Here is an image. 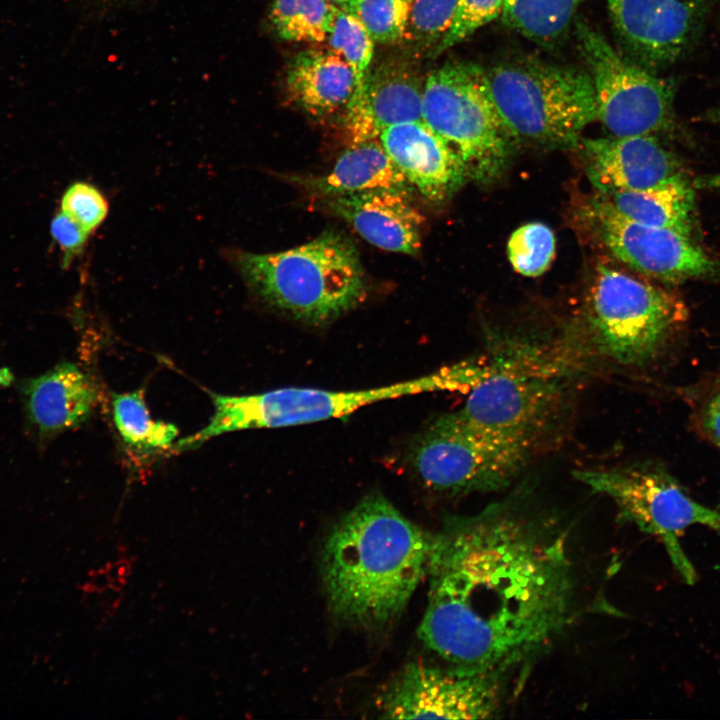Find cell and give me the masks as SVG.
Masks as SVG:
<instances>
[{
    "label": "cell",
    "instance_id": "obj_1",
    "mask_svg": "<svg viewBox=\"0 0 720 720\" xmlns=\"http://www.w3.org/2000/svg\"><path fill=\"white\" fill-rule=\"evenodd\" d=\"M433 534L418 636L449 666L510 678L579 616L569 533L522 497L448 518Z\"/></svg>",
    "mask_w": 720,
    "mask_h": 720
},
{
    "label": "cell",
    "instance_id": "obj_2",
    "mask_svg": "<svg viewBox=\"0 0 720 720\" xmlns=\"http://www.w3.org/2000/svg\"><path fill=\"white\" fill-rule=\"evenodd\" d=\"M433 537L385 497L363 498L322 545L321 575L332 613L366 629L391 624L427 576Z\"/></svg>",
    "mask_w": 720,
    "mask_h": 720
},
{
    "label": "cell",
    "instance_id": "obj_3",
    "mask_svg": "<svg viewBox=\"0 0 720 720\" xmlns=\"http://www.w3.org/2000/svg\"><path fill=\"white\" fill-rule=\"evenodd\" d=\"M233 259L249 288L264 303L309 325L336 320L367 294L366 275L355 245L335 231H325L283 251H237Z\"/></svg>",
    "mask_w": 720,
    "mask_h": 720
},
{
    "label": "cell",
    "instance_id": "obj_4",
    "mask_svg": "<svg viewBox=\"0 0 720 720\" xmlns=\"http://www.w3.org/2000/svg\"><path fill=\"white\" fill-rule=\"evenodd\" d=\"M486 71L496 111L514 138L571 147L597 119L589 73L538 60H515Z\"/></svg>",
    "mask_w": 720,
    "mask_h": 720
},
{
    "label": "cell",
    "instance_id": "obj_5",
    "mask_svg": "<svg viewBox=\"0 0 720 720\" xmlns=\"http://www.w3.org/2000/svg\"><path fill=\"white\" fill-rule=\"evenodd\" d=\"M463 374L457 364L395 384L353 391L286 387L253 395L211 394L214 413L201 430L176 443L178 451L198 447L228 432L281 428L346 416L380 401L435 391H460Z\"/></svg>",
    "mask_w": 720,
    "mask_h": 720
},
{
    "label": "cell",
    "instance_id": "obj_6",
    "mask_svg": "<svg viewBox=\"0 0 720 720\" xmlns=\"http://www.w3.org/2000/svg\"><path fill=\"white\" fill-rule=\"evenodd\" d=\"M423 121L458 152L469 177L489 183L507 168L515 138L496 111L479 65L455 61L431 71L424 81Z\"/></svg>",
    "mask_w": 720,
    "mask_h": 720
},
{
    "label": "cell",
    "instance_id": "obj_7",
    "mask_svg": "<svg viewBox=\"0 0 720 720\" xmlns=\"http://www.w3.org/2000/svg\"><path fill=\"white\" fill-rule=\"evenodd\" d=\"M688 317L673 293L600 265L590 289L588 321L593 345L622 365L655 358Z\"/></svg>",
    "mask_w": 720,
    "mask_h": 720
},
{
    "label": "cell",
    "instance_id": "obj_8",
    "mask_svg": "<svg viewBox=\"0 0 720 720\" xmlns=\"http://www.w3.org/2000/svg\"><path fill=\"white\" fill-rule=\"evenodd\" d=\"M530 449L472 426L455 411L428 425L412 442L408 458L427 488L457 495L508 486Z\"/></svg>",
    "mask_w": 720,
    "mask_h": 720
},
{
    "label": "cell",
    "instance_id": "obj_9",
    "mask_svg": "<svg viewBox=\"0 0 720 720\" xmlns=\"http://www.w3.org/2000/svg\"><path fill=\"white\" fill-rule=\"evenodd\" d=\"M575 479L593 492L609 498L618 519L658 537L670 559L688 583L696 581L695 570L678 538L693 524L706 525L720 533V512L694 501L667 473L646 466L582 469Z\"/></svg>",
    "mask_w": 720,
    "mask_h": 720
},
{
    "label": "cell",
    "instance_id": "obj_10",
    "mask_svg": "<svg viewBox=\"0 0 720 720\" xmlns=\"http://www.w3.org/2000/svg\"><path fill=\"white\" fill-rule=\"evenodd\" d=\"M574 23L594 87L596 120L616 137L672 130L674 81L658 77L618 53L584 21L575 19Z\"/></svg>",
    "mask_w": 720,
    "mask_h": 720
},
{
    "label": "cell",
    "instance_id": "obj_11",
    "mask_svg": "<svg viewBox=\"0 0 720 720\" xmlns=\"http://www.w3.org/2000/svg\"><path fill=\"white\" fill-rule=\"evenodd\" d=\"M509 678L453 666L410 663L384 688L385 719H490L501 712Z\"/></svg>",
    "mask_w": 720,
    "mask_h": 720
},
{
    "label": "cell",
    "instance_id": "obj_12",
    "mask_svg": "<svg viewBox=\"0 0 720 720\" xmlns=\"http://www.w3.org/2000/svg\"><path fill=\"white\" fill-rule=\"evenodd\" d=\"M557 376L514 361L496 360L457 414L472 426L532 446L560 399Z\"/></svg>",
    "mask_w": 720,
    "mask_h": 720
},
{
    "label": "cell",
    "instance_id": "obj_13",
    "mask_svg": "<svg viewBox=\"0 0 720 720\" xmlns=\"http://www.w3.org/2000/svg\"><path fill=\"white\" fill-rule=\"evenodd\" d=\"M587 216L606 248L647 276L680 282L711 276L717 270L715 261L690 236L629 220L600 196L588 206Z\"/></svg>",
    "mask_w": 720,
    "mask_h": 720
},
{
    "label": "cell",
    "instance_id": "obj_14",
    "mask_svg": "<svg viewBox=\"0 0 720 720\" xmlns=\"http://www.w3.org/2000/svg\"><path fill=\"white\" fill-rule=\"evenodd\" d=\"M715 0H607L626 57L652 70L667 67L696 43Z\"/></svg>",
    "mask_w": 720,
    "mask_h": 720
},
{
    "label": "cell",
    "instance_id": "obj_15",
    "mask_svg": "<svg viewBox=\"0 0 720 720\" xmlns=\"http://www.w3.org/2000/svg\"><path fill=\"white\" fill-rule=\"evenodd\" d=\"M424 82L408 63L387 60L371 67L362 90L345 108L349 146L379 139L387 128L423 120Z\"/></svg>",
    "mask_w": 720,
    "mask_h": 720
},
{
    "label": "cell",
    "instance_id": "obj_16",
    "mask_svg": "<svg viewBox=\"0 0 720 720\" xmlns=\"http://www.w3.org/2000/svg\"><path fill=\"white\" fill-rule=\"evenodd\" d=\"M586 172L599 194L644 190L686 178L677 158L655 135L581 139Z\"/></svg>",
    "mask_w": 720,
    "mask_h": 720
},
{
    "label": "cell",
    "instance_id": "obj_17",
    "mask_svg": "<svg viewBox=\"0 0 720 720\" xmlns=\"http://www.w3.org/2000/svg\"><path fill=\"white\" fill-rule=\"evenodd\" d=\"M409 185L430 202H442L469 177L458 152L423 120L391 126L379 136Z\"/></svg>",
    "mask_w": 720,
    "mask_h": 720
},
{
    "label": "cell",
    "instance_id": "obj_18",
    "mask_svg": "<svg viewBox=\"0 0 720 720\" xmlns=\"http://www.w3.org/2000/svg\"><path fill=\"white\" fill-rule=\"evenodd\" d=\"M400 189H373L325 198L326 207L349 223L372 245L416 255L422 243L424 217Z\"/></svg>",
    "mask_w": 720,
    "mask_h": 720
},
{
    "label": "cell",
    "instance_id": "obj_19",
    "mask_svg": "<svg viewBox=\"0 0 720 720\" xmlns=\"http://www.w3.org/2000/svg\"><path fill=\"white\" fill-rule=\"evenodd\" d=\"M28 416L42 433H55L85 421L96 407L98 389L75 364L65 362L31 379L25 388Z\"/></svg>",
    "mask_w": 720,
    "mask_h": 720
},
{
    "label": "cell",
    "instance_id": "obj_20",
    "mask_svg": "<svg viewBox=\"0 0 720 720\" xmlns=\"http://www.w3.org/2000/svg\"><path fill=\"white\" fill-rule=\"evenodd\" d=\"M355 87L349 65L333 52L308 49L289 63L285 88L291 102L314 117L346 108Z\"/></svg>",
    "mask_w": 720,
    "mask_h": 720
},
{
    "label": "cell",
    "instance_id": "obj_21",
    "mask_svg": "<svg viewBox=\"0 0 720 720\" xmlns=\"http://www.w3.org/2000/svg\"><path fill=\"white\" fill-rule=\"evenodd\" d=\"M291 179L322 199L383 188L408 191L410 186L379 139L349 146L325 174Z\"/></svg>",
    "mask_w": 720,
    "mask_h": 720
},
{
    "label": "cell",
    "instance_id": "obj_22",
    "mask_svg": "<svg viewBox=\"0 0 720 720\" xmlns=\"http://www.w3.org/2000/svg\"><path fill=\"white\" fill-rule=\"evenodd\" d=\"M619 214L634 222L691 235L695 224V196L687 178L644 190L601 193Z\"/></svg>",
    "mask_w": 720,
    "mask_h": 720
},
{
    "label": "cell",
    "instance_id": "obj_23",
    "mask_svg": "<svg viewBox=\"0 0 720 720\" xmlns=\"http://www.w3.org/2000/svg\"><path fill=\"white\" fill-rule=\"evenodd\" d=\"M587 0H504L506 26L542 46H552L566 34L579 7Z\"/></svg>",
    "mask_w": 720,
    "mask_h": 720
},
{
    "label": "cell",
    "instance_id": "obj_24",
    "mask_svg": "<svg viewBox=\"0 0 720 720\" xmlns=\"http://www.w3.org/2000/svg\"><path fill=\"white\" fill-rule=\"evenodd\" d=\"M112 414L122 441L136 454L153 455L175 446L177 427L151 417L143 392L113 394Z\"/></svg>",
    "mask_w": 720,
    "mask_h": 720
},
{
    "label": "cell",
    "instance_id": "obj_25",
    "mask_svg": "<svg viewBox=\"0 0 720 720\" xmlns=\"http://www.w3.org/2000/svg\"><path fill=\"white\" fill-rule=\"evenodd\" d=\"M337 8L325 0H272L270 22L277 36L297 43H323Z\"/></svg>",
    "mask_w": 720,
    "mask_h": 720
},
{
    "label": "cell",
    "instance_id": "obj_26",
    "mask_svg": "<svg viewBox=\"0 0 720 720\" xmlns=\"http://www.w3.org/2000/svg\"><path fill=\"white\" fill-rule=\"evenodd\" d=\"M325 42L328 50L352 69L355 77L353 95L358 94L371 68L374 41L354 15L337 8Z\"/></svg>",
    "mask_w": 720,
    "mask_h": 720
},
{
    "label": "cell",
    "instance_id": "obj_27",
    "mask_svg": "<svg viewBox=\"0 0 720 720\" xmlns=\"http://www.w3.org/2000/svg\"><path fill=\"white\" fill-rule=\"evenodd\" d=\"M555 235L541 222H530L515 229L507 242V256L513 269L526 277H537L551 265L555 255Z\"/></svg>",
    "mask_w": 720,
    "mask_h": 720
},
{
    "label": "cell",
    "instance_id": "obj_28",
    "mask_svg": "<svg viewBox=\"0 0 720 720\" xmlns=\"http://www.w3.org/2000/svg\"><path fill=\"white\" fill-rule=\"evenodd\" d=\"M460 0H411L402 43L415 50H430L442 41Z\"/></svg>",
    "mask_w": 720,
    "mask_h": 720
},
{
    "label": "cell",
    "instance_id": "obj_29",
    "mask_svg": "<svg viewBox=\"0 0 720 720\" xmlns=\"http://www.w3.org/2000/svg\"><path fill=\"white\" fill-rule=\"evenodd\" d=\"M409 0H359L351 10L372 40L380 44L402 43Z\"/></svg>",
    "mask_w": 720,
    "mask_h": 720
},
{
    "label": "cell",
    "instance_id": "obj_30",
    "mask_svg": "<svg viewBox=\"0 0 720 720\" xmlns=\"http://www.w3.org/2000/svg\"><path fill=\"white\" fill-rule=\"evenodd\" d=\"M504 0H460L452 24L432 56L467 39L479 28L501 15Z\"/></svg>",
    "mask_w": 720,
    "mask_h": 720
},
{
    "label": "cell",
    "instance_id": "obj_31",
    "mask_svg": "<svg viewBox=\"0 0 720 720\" xmlns=\"http://www.w3.org/2000/svg\"><path fill=\"white\" fill-rule=\"evenodd\" d=\"M61 211L90 234L105 220L108 202L95 186L76 182L65 190L61 199Z\"/></svg>",
    "mask_w": 720,
    "mask_h": 720
},
{
    "label": "cell",
    "instance_id": "obj_32",
    "mask_svg": "<svg viewBox=\"0 0 720 720\" xmlns=\"http://www.w3.org/2000/svg\"><path fill=\"white\" fill-rule=\"evenodd\" d=\"M51 234L64 252V264L66 265L80 253L89 235L62 211L58 212L51 221Z\"/></svg>",
    "mask_w": 720,
    "mask_h": 720
},
{
    "label": "cell",
    "instance_id": "obj_33",
    "mask_svg": "<svg viewBox=\"0 0 720 720\" xmlns=\"http://www.w3.org/2000/svg\"><path fill=\"white\" fill-rule=\"evenodd\" d=\"M701 426L704 434L720 449V390L705 405Z\"/></svg>",
    "mask_w": 720,
    "mask_h": 720
},
{
    "label": "cell",
    "instance_id": "obj_34",
    "mask_svg": "<svg viewBox=\"0 0 720 720\" xmlns=\"http://www.w3.org/2000/svg\"><path fill=\"white\" fill-rule=\"evenodd\" d=\"M709 119L720 126V109L710 112ZM701 184L714 189H720V173L708 178Z\"/></svg>",
    "mask_w": 720,
    "mask_h": 720
},
{
    "label": "cell",
    "instance_id": "obj_35",
    "mask_svg": "<svg viewBox=\"0 0 720 720\" xmlns=\"http://www.w3.org/2000/svg\"><path fill=\"white\" fill-rule=\"evenodd\" d=\"M119 591L120 590L113 588L111 585L103 588L101 599L104 601V604L114 606L118 602Z\"/></svg>",
    "mask_w": 720,
    "mask_h": 720
},
{
    "label": "cell",
    "instance_id": "obj_36",
    "mask_svg": "<svg viewBox=\"0 0 720 720\" xmlns=\"http://www.w3.org/2000/svg\"><path fill=\"white\" fill-rule=\"evenodd\" d=\"M336 8L350 13L359 0H325Z\"/></svg>",
    "mask_w": 720,
    "mask_h": 720
},
{
    "label": "cell",
    "instance_id": "obj_37",
    "mask_svg": "<svg viewBox=\"0 0 720 720\" xmlns=\"http://www.w3.org/2000/svg\"><path fill=\"white\" fill-rule=\"evenodd\" d=\"M97 1H98V2H101V3L112 4V3H119V2H122V1H126V0H97Z\"/></svg>",
    "mask_w": 720,
    "mask_h": 720
},
{
    "label": "cell",
    "instance_id": "obj_38",
    "mask_svg": "<svg viewBox=\"0 0 720 720\" xmlns=\"http://www.w3.org/2000/svg\"><path fill=\"white\" fill-rule=\"evenodd\" d=\"M409 1H411V0H409Z\"/></svg>",
    "mask_w": 720,
    "mask_h": 720
}]
</instances>
